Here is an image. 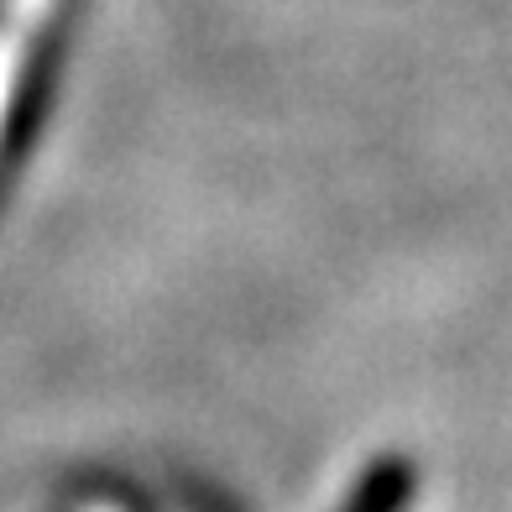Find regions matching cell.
Wrapping results in <instances>:
<instances>
[{
  "label": "cell",
  "mask_w": 512,
  "mask_h": 512,
  "mask_svg": "<svg viewBox=\"0 0 512 512\" xmlns=\"http://www.w3.org/2000/svg\"><path fill=\"white\" fill-rule=\"evenodd\" d=\"M48 0H11V16H6V37H0V110H6V89H11V74H16V42H27L32 27H37V16Z\"/></svg>",
  "instance_id": "cell-1"
}]
</instances>
